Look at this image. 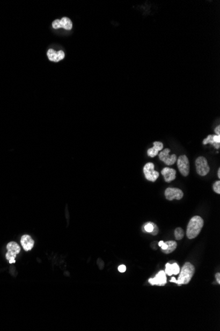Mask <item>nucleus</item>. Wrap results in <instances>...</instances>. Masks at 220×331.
Wrapping results in <instances>:
<instances>
[{"mask_svg":"<svg viewBox=\"0 0 220 331\" xmlns=\"http://www.w3.org/2000/svg\"><path fill=\"white\" fill-rule=\"evenodd\" d=\"M195 272V268L190 263H185L179 274L178 280H177L175 277H172V280H170L171 282L175 283L179 286L183 284H188L192 279L193 275Z\"/></svg>","mask_w":220,"mask_h":331,"instance_id":"obj_1","label":"nucleus"},{"mask_svg":"<svg viewBox=\"0 0 220 331\" xmlns=\"http://www.w3.org/2000/svg\"><path fill=\"white\" fill-rule=\"evenodd\" d=\"M204 226V220L200 216L195 215L190 219L187 229V236L189 239L196 238Z\"/></svg>","mask_w":220,"mask_h":331,"instance_id":"obj_2","label":"nucleus"},{"mask_svg":"<svg viewBox=\"0 0 220 331\" xmlns=\"http://www.w3.org/2000/svg\"><path fill=\"white\" fill-rule=\"evenodd\" d=\"M195 165L196 172L200 176H206L210 172V168L208 165L206 159L204 157H198L196 160Z\"/></svg>","mask_w":220,"mask_h":331,"instance_id":"obj_3","label":"nucleus"},{"mask_svg":"<svg viewBox=\"0 0 220 331\" xmlns=\"http://www.w3.org/2000/svg\"><path fill=\"white\" fill-rule=\"evenodd\" d=\"M144 174L148 180L155 182L159 177V172L154 170V165L152 163H148L144 167Z\"/></svg>","mask_w":220,"mask_h":331,"instance_id":"obj_4","label":"nucleus"},{"mask_svg":"<svg viewBox=\"0 0 220 331\" xmlns=\"http://www.w3.org/2000/svg\"><path fill=\"white\" fill-rule=\"evenodd\" d=\"M177 167L183 176L187 177L189 175L190 171L189 161L186 155H183L179 156L177 159Z\"/></svg>","mask_w":220,"mask_h":331,"instance_id":"obj_5","label":"nucleus"},{"mask_svg":"<svg viewBox=\"0 0 220 331\" xmlns=\"http://www.w3.org/2000/svg\"><path fill=\"white\" fill-rule=\"evenodd\" d=\"M170 151L169 149H165L159 153V159L167 165H172L177 161V155L175 154L169 155Z\"/></svg>","mask_w":220,"mask_h":331,"instance_id":"obj_6","label":"nucleus"},{"mask_svg":"<svg viewBox=\"0 0 220 331\" xmlns=\"http://www.w3.org/2000/svg\"><path fill=\"white\" fill-rule=\"evenodd\" d=\"M165 196L168 200H179L183 197V192L178 188H167L165 191Z\"/></svg>","mask_w":220,"mask_h":331,"instance_id":"obj_7","label":"nucleus"},{"mask_svg":"<svg viewBox=\"0 0 220 331\" xmlns=\"http://www.w3.org/2000/svg\"><path fill=\"white\" fill-rule=\"evenodd\" d=\"M52 27L54 28H63L65 30H71L72 27H73V23L70 19L67 17H63V18L59 20L56 19L52 23Z\"/></svg>","mask_w":220,"mask_h":331,"instance_id":"obj_8","label":"nucleus"},{"mask_svg":"<svg viewBox=\"0 0 220 331\" xmlns=\"http://www.w3.org/2000/svg\"><path fill=\"white\" fill-rule=\"evenodd\" d=\"M148 282L154 286V285H158V286H164L167 283V278H166V274L165 273L164 270H161L159 272L155 278H150L148 280Z\"/></svg>","mask_w":220,"mask_h":331,"instance_id":"obj_9","label":"nucleus"},{"mask_svg":"<svg viewBox=\"0 0 220 331\" xmlns=\"http://www.w3.org/2000/svg\"><path fill=\"white\" fill-rule=\"evenodd\" d=\"M7 252L6 254V258L9 260L11 258H15L17 255H18L21 250V248L18 244L15 242H10L7 245Z\"/></svg>","mask_w":220,"mask_h":331,"instance_id":"obj_10","label":"nucleus"},{"mask_svg":"<svg viewBox=\"0 0 220 331\" xmlns=\"http://www.w3.org/2000/svg\"><path fill=\"white\" fill-rule=\"evenodd\" d=\"M47 56L51 62H58L65 57V53L63 50L56 52L53 49H50L47 52Z\"/></svg>","mask_w":220,"mask_h":331,"instance_id":"obj_11","label":"nucleus"},{"mask_svg":"<svg viewBox=\"0 0 220 331\" xmlns=\"http://www.w3.org/2000/svg\"><path fill=\"white\" fill-rule=\"evenodd\" d=\"M161 175H163L164 180L167 183H170L174 180L176 178V171L169 167H165L161 171Z\"/></svg>","mask_w":220,"mask_h":331,"instance_id":"obj_12","label":"nucleus"},{"mask_svg":"<svg viewBox=\"0 0 220 331\" xmlns=\"http://www.w3.org/2000/svg\"><path fill=\"white\" fill-rule=\"evenodd\" d=\"M21 243L23 249H25V250H27V251L33 249L34 244V240L28 235H24L22 236L21 239Z\"/></svg>","mask_w":220,"mask_h":331,"instance_id":"obj_13","label":"nucleus"},{"mask_svg":"<svg viewBox=\"0 0 220 331\" xmlns=\"http://www.w3.org/2000/svg\"><path fill=\"white\" fill-rule=\"evenodd\" d=\"M163 148H164V145L161 142H154L153 148L148 149L147 154L150 157H154L156 156V155H158L159 151L163 149Z\"/></svg>","mask_w":220,"mask_h":331,"instance_id":"obj_14","label":"nucleus"},{"mask_svg":"<svg viewBox=\"0 0 220 331\" xmlns=\"http://www.w3.org/2000/svg\"><path fill=\"white\" fill-rule=\"evenodd\" d=\"M166 243L167 244V249L164 250H162V252L165 253V254H170V253H172L176 249L177 246V244L176 241H166Z\"/></svg>","mask_w":220,"mask_h":331,"instance_id":"obj_15","label":"nucleus"},{"mask_svg":"<svg viewBox=\"0 0 220 331\" xmlns=\"http://www.w3.org/2000/svg\"><path fill=\"white\" fill-rule=\"evenodd\" d=\"M208 143H210V144L213 145L216 149H219L220 147V144L218 143H215L213 140V135H209L206 138L203 140V144L206 145Z\"/></svg>","mask_w":220,"mask_h":331,"instance_id":"obj_16","label":"nucleus"},{"mask_svg":"<svg viewBox=\"0 0 220 331\" xmlns=\"http://www.w3.org/2000/svg\"><path fill=\"white\" fill-rule=\"evenodd\" d=\"M174 235H175V237L176 239V240H181L184 237V235H185V233L183 229L181 228V227H177V228H176L175 229V232H174Z\"/></svg>","mask_w":220,"mask_h":331,"instance_id":"obj_17","label":"nucleus"},{"mask_svg":"<svg viewBox=\"0 0 220 331\" xmlns=\"http://www.w3.org/2000/svg\"><path fill=\"white\" fill-rule=\"evenodd\" d=\"M143 231L144 232H148V233H151L152 232L153 229H154V226H153V223L151 222H148V223H146L145 225H144L143 227Z\"/></svg>","mask_w":220,"mask_h":331,"instance_id":"obj_18","label":"nucleus"},{"mask_svg":"<svg viewBox=\"0 0 220 331\" xmlns=\"http://www.w3.org/2000/svg\"><path fill=\"white\" fill-rule=\"evenodd\" d=\"M164 272L168 276H172L173 274L172 264L170 263H167L166 264V270H165Z\"/></svg>","mask_w":220,"mask_h":331,"instance_id":"obj_19","label":"nucleus"},{"mask_svg":"<svg viewBox=\"0 0 220 331\" xmlns=\"http://www.w3.org/2000/svg\"><path fill=\"white\" fill-rule=\"evenodd\" d=\"M213 189L216 193L218 194H220V181L219 180L216 181V182L214 183V184L213 185Z\"/></svg>","mask_w":220,"mask_h":331,"instance_id":"obj_20","label":"nucleus"},{"mask_svg":"<svg viewBox=\"0 0 220 331\" xmlns=\"http://www.w3.org/2000/svg\"><path fill=\"white\" fill-rule=\"evenodd\" d=\"M172 268H173V274H174V275L178 274L179 272H180V268H179L178 264L175 263H174L173 264H172Z\"/></svg>","mask_w":220,"mask_h":331,"instance_id":"obj_21","label":"nucleus"},{"mask_svg":"<svg viewBox=\"0 0 220 331\" xmlns=\"http://www.w3.org/2000/svg\"><path fill=\"white\" fill-rule=\"evenodd\" d=\"M153 226H154V229H153L152 232L150 233V234L152 235H157V234H158V231H159L158 227V226H156V224L154 223H153Z\"/></svg>","mask_w":220,"mask_h":331,"instance_id":"obj_22","label":"nucleus"},{"mask_svg":"<svg viewBox=\"0 0 220 331\" xmlns=\"http://www.w3.org/2000/svg\"><path fill=\"white\" fill-rule=\"evenodd\" d=\"M213 140L215 143H220V136H218V135H214V136H213Z\"/></svg>","mask_w":220,"mask_h":331,"instance_id":"obj_23","label":"nucleus"},{"mask_svg":"<svg viewBox=\"0 0 220 331\" xmlns=\"http://www.w3.org/2000/svg\"><path fill=\"white\" fill-rule=\"evenodd\" d=\"M126 269L127 268L125 265H120L118 267V270L120 272H125L126 271Z\"/></svg>","mask_w":220,"mask_h":331,"instance_id":"obj_24","label":"nucleus"},{"mask_svg":"<svg viewBox=\"0 0 220 331\" xmlns=\"http://www.w3.org/2000/svg\"><path fill=\"white\" fill-rule=\"evenodd\" d=\"M98 266H99L100 269H102L103 268V265H104L103 262L102 260H101V261H100V259H98Z\"/></svg>","mask_w":220,"mask_h":331,"instance_id":"obj_25","label":"nucleus"},{"mask_svg":"<svg viewBox=\"0 0 220 331\" xmlns=\"http://www.w3.org/2000/svg\"><path fill=\"white\" fill-rule=\"evenodd\" d=\"M216 279L217 282H218L219 284H220V273L219 272L216 273Z\"/></svg>","mask_w":220,"mask_h":331,"instance_id":"obj_26","label":"nucleus"},{"mask_svg":"<svg viewBox=\"0 0 220 331\" xmlns=\"http://www.w3.org/2000/svg\"><path fill=\"white\" fill-rule=\"evenodd\" d=\"M215 133L216 134V135H218V136H220V126H217V127L215 128Z\"/></svg>","mask_w":220,"mask_h":331,"instance_id":"obj_27","label":"nucleus"},{"mask_svg":"<svg viewBox=\"0 0 220 331\" xmlns=\"http://www.w3.org/2000/svg\"><path fill=\"white\" fill-rule=\"evenodd\" d=\"M167 243H166V242H164V244H162V245H161V250H166V249H167Z\"/></svg>","mask_w":220,"mask_h":331,"instance_id":"obj_28","label":"nucleus"},{"mask_svg":"<svg viewBox=\"0 0 220 331\" xmlns=\"http://www.w3.org/2000/svg\"><path fill=\"white\" fill-rule=\"evenodd\" d=\"M9 260V263H10V264L15 263V258H13H13H10Z\"/></svg>","mask_w":220,"mask_h":331,"instance_id":"obj_29","label":"nucleus"},{"mask_svg":"<svg viewBox=\"0 0 220 331\" xmlns=\"http://www.w3.org/2000/svg\"><path fill=\"white\" fill-rule=\"evenodd\" d=\"M164 241H160V242H159V243H158V245H159V246H160V247H161V245H162V244H164Z\"/></svg>","mask_w":220,"mask_h":331,"instance_id":"obj_30","label":"nucleus"},{"mask_svg":"<svg viewBox=\"0 0 220 331\" xmlns=\"http://www.w3.org/2000/svg\"><path fill=\"white\" fill-rule=\"evenodd\" d=\"M218 178H220V169L219 168L218 170Z\"/></svg>","mask_w":220,"mask_h":331,"instance_id":"obj_31","label":"nucleus"}]
</instances>
